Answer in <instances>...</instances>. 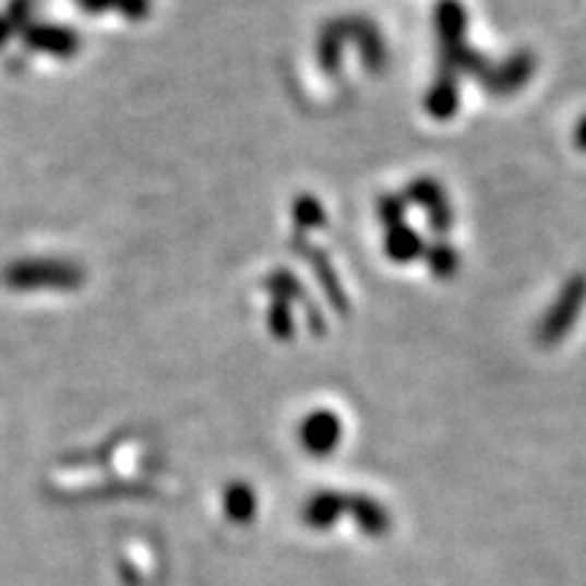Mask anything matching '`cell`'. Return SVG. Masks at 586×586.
I'll return each mask as SVG.
<instances>
[{"label": "cell", "mask_w": 586, "mask_h": 586, "mask_svg": "<svg viewBox=\"0 0 586 586\" xmlns=\"http://www.w3.org/2000/svg\"><path fill=\"white\" fill-rule=\"evenodd\" d=\"M11 33H14V27L9 25L5 16H0V49H5V44L11 41Z\"/></svg>", "instance_id": "5"}, {"label": "cell", "mask_w": 586, "mask_h": 586, "mask_svg": "<svg viewBox=\"0 0 586 586\" xmlns=\"http://www.w3.org/2000/svg\"><path fill=\"white\" fill-rule=\"evenodd\" d=\"M33 5H36V0H9V9H5V20H9V25L20 27V31H25V27L33 25Z\"/></svg>", "instance_id": "4"}, {"label": "cell", "mask_w": 586, "mask_h": 586, "mask_svg": "<svg viewBox=\"0 0 586 586\" xmlns=\"http://www.w3.org/2000/svg\"><path fill=\"white\" fill-rule=\"evenodd\" d=\"M0 280L11 291H76L85 283V270L63 259H27L5 266Z\"/></svg>", "instance_id": "1"}, {"label": "cell", "mask_w": 586, "mask_h": 586, "mask_svg": "<svg viewBox=\"0 0 586 586\" xmlns=\"http://www.w3.org/2000/svg\"><path fill=\"white\" fill-rule=\"evenodd\" d=\"M82 11L87 14H106V11H117V14L128 16V20H142L150 14V0H76Z\"/></svg>", "instance_id": "3"}, {"label": "cell", "mask_w": 586, "mask_h": 586, "mask_svg": "<svg viewBox=\"0 0 586 586\" xmlns=\"http://www.w3.org/2000/svg\"><path fill=\"white\" fill-rule=\"evenodd\" d=\"M25 44L33 52L52 55V58H74L80 52V36L76 31L63 25H47V22H33L25 27Z\"/></svg>", "instance_id": "2"}]
</instances>
